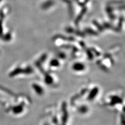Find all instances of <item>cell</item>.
<instances>
[{
	"label": "cell",
	"instance_id": "obj_1",
	"mask_svg": "<svg viewBox=\"0 0 125 125\" xmlns=\"http://www.w3.org/2000/svg\"><path fill=\"white\" fill-rule=\"evenodd\" d=\"M85 65L80 62H77L73 65V69L76 72H82L84 70Z\"/></svg>",
	"mask_w": 125,
	"mask_h": 125
}]
</instances>
